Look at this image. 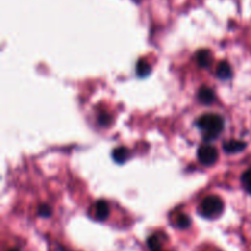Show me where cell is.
<instances>
[{"label": "cell", "mask_w": 251, "mask_h": 251, "mask_svg": "<svg viewBox=\"0 0 251 251\" xmlns=\"http://www.w3.org/2000/svg\"><path fill=\"white\" fill-rule=\"evenodd\" d=\"M245 147H247V144L244 141H239V140H229L223 144V150L227 153H237V152L243 151Z\"/></svg>", "instance_id": "cell-7"}, {"label": "cell", "mask_w": 251, "mask_h": 251, "mask_svg": "<svg viewBox=\"0 0 251 251\" xmlns=\"http://www.w3.org/2000/svg\"><path fill=\"white\" fill-rule=\"evenodd\" d=\"M196 125L203 132V139L211 141L216 139L225 129V120L222 117L213 113L203 114L196 120Z\"/></svg>", "instance_id": "cell-1"}, {"label": "cell", "mask_w": 251, "mask_h": 251, "mask_svg": "<svg viewBox=\"0 0 251 251\" xmlns=\"http://www.w3.org/2000/svg\"><path fill=\"white\" fill-rule=\"evenodd\" d=\"M51 207L49 205H47V203H42V205H39L38 210H37V213H38L39 217H43V218H48L51 216Z\"/></svg>", "instance_id": "cell-14"}, {"label": "cell", "mask_w": 251, "mask_h": 251, "mask_svg": "<svg viewBox=\"0 0 251 251\" xmlns=\"http://www.w3.org/2000/svg\"><path fill=\"white\" fill-rule=\"evenodd\" d=\"M98 123H100L102 126H109L113 123L112 115L107 112H100V114H98Z\"/></svg>", "instance_id": "cell-12"}, {"label": "cell", "mask_w": 251, "mask_h": 251, "mask_svg": "<svg viewBox=\"0 0 251 251\" xmlns=\"http://www.w3.org/2000/svg\"><path fill=\"white\" fill-rule=\"evenodd\" d=\"M199 161L203 164V166H212L217 162L218 159V152L211 145H202V146L199 149L198 152Z\"/></svg>", "instance_id": "cell-3"}, {"label": "cell", "mask_w": 251, "mask_h": 251, "mask_svg": "<svg viewBox=\"0 0 251 251\" xmlns=\"http://www.w3.org/2000/svg\"><path fill=\"white\" fill-rule=\"evenodd\" d=\"M190 225H191V220L189 216L183 215V213H180V215L176 216V226L178 228H180V229H185V228L190 227Z\"/></svg>", "instance_id": "cell-11"}, {"label": "cell", "mask_w": 251, "mask_h": 251, "mask_svg": "<svg viewBox=\"0 0 251 251\" xmlns=\"http://www.w3.org/2000/svg\"><path fill=\"white\" fill-rule=\"evenodd\" d=\"M232 68H230L229 64L227 61H221L218 64L217 69H216V75L218 78H222V80H227V78L232 77Z\"/></svg>", "instance_id": "cell-8"}, {"label": "cell", "mask_w": 251, "mask_h": 251, "mask_svg": "<svg viewBox=\"0 0 251 251\" xmlns=\"http://www.w3.org/2000/svg\"><path fill=\"white\" fill-rule=\"evenodd\" d=\"M223 208H225V203L222 199L217 195H210L202 200L199 207V212L201 216L211 220V218L218 217L223 212Z\"/></svg>", "instance_id": "cell-2"}, {"label": "cell", "mask_w": 251, "mask_h": 251, "mask_svg": "<svg viewBox=\"0 0 251 251\" xmlns=\"http://www.w3.org/2000/svg\"><path fill=\"white\" fill-rule=\"evenodd\" d=\"M196 61H198V65L200 68H210V65L212 64V54L207 49L199 50L196 53Z\"/></svg>", "instance_id": "cell-6"}, {"label": "cell", "mask_w": 251, "mask_h": 251, "mask_svg": "<svg viewBox=\"0 0 251 251\" xmlns=\"http://www.w3.org/2000/svg\"><path fill=\"white\" fill-rule=\"evenodd\" d=\"M198 98L201 103L203 104H211V103L215 102L216 100V95L213 92V90H211L210 87H201L198 92Z\"/></svg>", "instance_id": "cell-5"}, {"label": "cell", "mask_w": 251, "mask_h": 251, "mask_svg": "<svg viewBox=\"0 0 251 251\" xmlns=\"http://www.w3.org/2000/svg\"><path fill=\"white\" fill-rule=\"evenodd\" d=\"M152 251H163L162 249H158V250H152Z\"/></svg>", "instance_id": "cell-17"}, {"label": "cell", "mask_w": 251, "mask_h": 251, "mask_svg": "<svg viewBox=\"0 0 251 251\" xmlns=\"http://www.w3.org/2000/svg\"><path fill=\"white\" fill-rule=\"evenodd\" d=\"M147 245L151 250H158L161 249L162 247V242H161V238L158 235H152V237L149 238L147 240Z\"/></svg>", "instance_id": "cell-13"}, {"label": "cell", "mask_w": 251, "mask_h": 251, "mask_svg": "<svg viewBox=\"0 0 251 251\" xmlns=\"http://www.w3.org/2000/svg\"><path fill=\"white\" fill-rule=\"evenodd\" d=\"M150 73H151V66H150V64L147 63L146 60L141 59V60L137 61L136 64L137 76H140V77H146L147 75H150Z\"/></svg>", "instance_id": "cell-9"}, {"label": "cell", "mask_w": 251, "mask_h": 251, "mask_svg": "<svg viewBox=\"0 0 251 251\" xmlns=\"http://www.w3.org/2000/svg\"><path fill=\"white\" fill-rule=\"evenodd\" d=\"M242 181L245 190H247L249 194H251V169H249V171H247L244 174H243Z\"/></svg>", "instance_id": "cell-15"}, {"label": "cell", "mask_w": 251, "mask_h": 251, "mask_svg": "<svg viewBox=\"0 0 251 251\" xmlns=\"http://www.w3.org/2000/svg\"><path fill=\"white\" fill-rule=\"evenodd\" d=\"M129 157V151L125 147H118L113 151V158L117 163H124Z\"/></svg>", "instance_id": "cell-10"}, {"label": "cell", "mask_w": 251, "mask_h": 251, "mask_svg": "<svg viewBox=\"0 0 251 251\" xmlns=\"http://www.w3.org/2000/svg\"><path fill=\"white\" fill-rule=\"evenodd\" d=\"M109 216V205L107 201L100 200L95 205V217L98 221H105Z\"/></svg>", "instance_id": "cell-4"}, {"label": "cell", "mask_w": 251, "mask_h": 251, "mask_svg": "<svg viewBox=\"0 0 251 251\" xmlns=\"http://www.w3.org/2000/svg\"><path fill=\"white\" fill-rule=\"evenodd\" d=\"M7 251H21V250L16 249V248H14V249H10V250H7Z\"/></svg>", "instance_id": "cell-16"}]
</instances>
